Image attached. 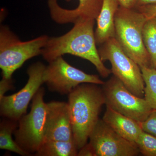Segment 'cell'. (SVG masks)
Instances as JSON below:
<instances>
[{"instance_id":"obj_3","label":"cell","mask_w":156,"mask_h":156,"mask_svg":"<svg viewBox=\"0 0 156 156\" xmlns=\"http://www.w3.org/2000/svg\"><path fill=\"white\" fill-rule=\"evenodd\" d=\"M147 19L135 8L120 6L115 15V38L124 52L140 67L151 68L150 57L143 40V29Z\"/></svg>"},{"instance_id":"obj_2","label":"cell","mask_w":156,"mask_h":156,"mask_svg":"<svg viewBox=\"0 0 156 156\" xmlns=\"http://www.w3.org/2000/svg\"><path fill=\"white\" fill-rule=\"evenodd\" d=\"M97 84L83 83L73 89L68 96L73 140L78 150L87 144L105 104L102 89Z\"/></svg>"},{"instance_id":"obj_5","label":"cell","mask_w":156,"mask_h":156,"mask_svg":"<svg viewBox=\"0 0 156 156\" xmlns=\"http://www.w3.org/2000/svg\"><path fill=\"white\" fill-rule=\"evenodd\" d=\"M44 95L41 87L32 100L30 112L20 119L14 132L15 141L30 154H35L46 141L48 105Z\"/></svg>"},{"instance_id":"obj_16","label":"cell","mask_w":156,"mask_h":156,"mask_svg":"<svg viewBox=\"0 0 156 156\" xmlns=\"http://www.w3.org/2000/svg\"><path fill=\"white\" fill-rule=\"evenodd\" d=\"M78 149L74 140H46L35 154L39 156H78Z\"/></svg>"},{"instance_id":"obj_1","label":"cell","mask_w":156,"mask_h":156,"mask_svg":"<svg viewBox=\"0 0 156 156\" xmlns=\"http://www.w3.org/2000/svg\"><path fill=\"white\" fill-rule=\"evenodd\" d=\"M95 23V20L79 19L66 34L49 37L43 50V58L49 62L65 54L74 55L90 62L101 77H107L112 71L104 64L96 48Z\"/></svg>"},{"instance_id":"obj_20","label":"cell","mask_w":156,"mask_h":156,"mask_svg":"<svg viewBox=\"0 0 156 156\" xmlns=\"http://www.w3.org/2000/svg\"><path fill=\"white\" fill-rule=\"evenodd\" d=\"M143 131L156 137V109H153L147 119L140 122Z\"/></svg>"},{"instance_id":"obj_6","label":"cell","mask_w":156,"mask_h":156,"mask_svg":"<svg viewBox=\"0 0 156 156\" xmlns=\"http://www.w3.org/2000/svg\"><path fill=\"white\" fill-rule=\"evenodd\" d=\"M98 51L103 62H110L114 76L134 95L144 97L145 84L140 67L124 52L115 38L100 45Z\"/></svg>"},{"instance_id":"obj_14","label":"cell","mask_w":156,"mask_h":156,"mask_svg":"<svg viewBox=\"0 0 156 156\" xmlns=\"http://www.w3.org/2000/svg\"><path fill=\"white\" fill-rule=\"evenodd\" d=\"M102 120L123 138L136 143L143 130L140 122L106 106Z\"/></svg>"},{"instance_id":"obj_21","label":"cell","mask_w":156,"mask_h":156,"mask_svg":"<svg viewBox=\"0 0 156 156\" xmlns=\"http://www.w3.org/2000/svg\"><path fill=\"white\" fill-rule=\"evenodd\" d=\"M135 9L138 10L147 17L156 18V5H146L136 7Z\"/></svg>"},{"instance_id":"obj_18","label":"cell","mask_w":156,"mask_h":156,"mask_svg":"<svg viewBox=\"0 0 156 156\" xmlns=\"http://www.w3.org/2000/svg\"><path fill=\"white\" fill-rule=\"evenodd\" d=\"M145 87L144 98L153 109H156V69L140 67Z\"/></svg>"},{"instance_id":"obj_11","label":"cell","mask_w":156,"mask_h":156,"mask_svg":"<svg viewBox=\"0 0 156 156\" xmlns=\"http://www.w3.org/2000/svg\"><path fill=\"white\" fill-rule=\"evenodd\" d=\"M47 105L46 141L73 140L68 104L53 101Z\"/></svg>"},{"instance_id":"obj_25","label":"cell","mask_w":156,"mask_h":156,"mask_svg":"<svg viewBox=\"0 0 156 156\" xmlns=\"http://www.w3.org/2000/svg\"><path fill=\"white\" fill-rule=\"evenodd\" d=\"M148 5H156V0H136L135 8Z\"/></svg>"},{"instance_id":"obj_23","label":"cell","mask_w":156,"mask_h":156,"mask_svg":"<svg viewBox=\"0 0 156 156\" xmlns=\"http://www.w3.org/2000/svg\"><path fill=\"white\" fill-rule=\"evenodd\" d=\"M78 151V156H96L95 151L90 144H86L81 148Z\"/></svg>"},{"instance_id":"obj_19","label":"cell","mask_w":156,"mask_h":156,"mask_svg":"<svg viewBox=\"0 0 156 156\" xmlns=\"http://www.w3.org/2000/svg\"><path fill=\"white\" fill-rule=\"evenodd\" d=\"M136 143L140 152L145 156H156V137L143 131Z\"/></svg>"},{"instance_id":"obj_7","label":"cell","mask_w":156,"mask_h":156,"mask_svg":"<svg viewBox=\"0 0 156 156\" xmlns=\"http://www.w3.org/2000/svg\"><path fill=\"white\" fill-rule=\"evenodd\" d=\"M102 86L106 106L126 116L140 122L153 110L144 98L134 95L114 76Z\"/></svg>"},{"instance_id":"obj_13","label":"cell","mask_w":156,"mask_h":156,"mask_svg":"<svg viewBox=\"0 0 156 156\" xmlns=\"http://www.w3.org/2000/svg\"><path fill=\"white\" fill-rule=\"evenodd\" d=\"M120 6L119 0H103L102 7L95 20V41L101 45L108 39L115 38V15Z\"/></svg>"},{"instance_id":"obj_12","label":"cell","mask_w":156,"mask_h":156,"mask_svg":"<svg viewBox=\"0 0 156 156\" xmlns=\"http://www.w3.org/2000/svg\"><path fill=\"white\" fill-rule=\"evenodd\" d=\"M70 2L71 0H65ZM78 7L74 9H64L58 0H48L51 18L58 24L74 23L80 19L96 20L102 7L103 0H78Z\"/></svg>"},{"instance_id":"obj_10","label":"cell","mask_w":156,"mask_h":156,"mask_svg":"<svg viewBox=\"0 0 156 156\" xmlns=\"http://www.w3.org/2000/svg\"><path fill=\"white\" fill-rule=\"evenodd\" d=\"M89 139L96 156H136L140 153L136 143L123 138L102 119L98 120Z\"/></svg>"},{"instance_id":"obj_15","label":"cell","mask_w":156,"mask_h":156,"mask_svg":"<svg viewBox=\"0 0 156 156\" xmlns=\"http://www.w3.org/2000/svg\"><path fill=\"white\" fill-rule=\"evenodd\" d=\"M18 125V121L7 118L2 121L0 124V148L22 156L30 155V154L20 147L12 138V134L17 129Z\"/></svg>"},{"instance_id":"obj_9","label":"cell","mask_w":156,"mask_h":156,"mask_svg":"<svg viewBox=\"0 0 156 156\" xmlns=\"http://www.w3.org/2000/svg\"><path fill=\"white\" fill-rule=\"evenodd\" d=\"M45 68L41 62L31 65L27 70L28 80L25 86L15 94L0 98L1 115L18 121L26 114L29 104L44 83L43 75Z\"/></svg>"},{"instance_id":"obj_24","label":"cell","mask_w":156,"mask_h":156,"mask_svg":"<svg viewBox=\"0 0 156 156\" xmlns=\"http://www.w3.org/2000/svg\"><path fill=\"white\" fill-rule=\"evenodd\" d=\"M120 6L127 9H134L136 0H119Z\"/></svg>"},{"instance_id":"obj_4","label":"cell","mask_w":156,"mask_h":156,"mask_svg":"<svg viewBox=\"0 0 156 156\" xmlns=\"http://www.w3.org/2000/svg\"><path fill=\"white\" fill-rule=\"evenodd\" d=\"M49 37L42 35L22 41L9 27L0 28V68L2 78L11 79L14 72L28 59L41 55Z\"/></svg>"},{"instance_id":"obj_22","label":"cell","mask_w":156,"mask_h":156,"mask_svg":"<svg viewBox=\"0 0 156 156\" xmlns=\"http://www.w3.org/2000/svg\"><path fill=\"white\" fill-rule=\"evenodd\" d=\"M12 80L2 78L0 82V98L5 96V93L9 90L12 89Z\"/></svg>"},{"instance_id":"obj_17","label":"cell","mask_w":156,"mask_h":156,"mask_svg":"<svg viewBox=\"0 0 156 156\" xmlns=\"http://www.w3.org/2000/svg\"><path fill=\"white\" fill-rule=\"evenodd\" d=\"M144 44L150 57L151 68L156 69V18L146 20L143 29Z\"/></svg>"},{"instance_id":"obj_8","label":"cell","mask_w":156,"mask_h":156,"mask_svg":"<svg viewBox=\"0 0 156 156\" xmlns=\"http://www.w3.org/2000/svg\"><path fill=\"white\" fill-rule=\"evenodd\" d=\"M44 83L49 89L62 95L69 94L80 84L102 85L105 82L95 75H91L73 67L59 56L49 62L43 75Z\"/></svg>"}]
</instances>
